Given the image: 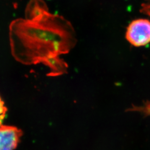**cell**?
Returning <instances> with one entry per match:
<instances>
[{
  "label": "cell",
  "instance_id": "obj_1",
  "mask_svg": "<svg viewBox=\"0 0 150 150\" xmlns=\"http://www.w3.org/2000/svg\"><path fill=\"white\" fill-rule=\"evenodd\" d=\"M31 20H18L11 26V40L13 47L18 45L28 54L27 63L44 62L56 69L59 64L67 67L58 56L67 53L76 42L73 27L69 22L47 12L37 13Z\"/></svg>",
  "mask_w": 150,
  "mask_h": 150
},
{
  "label": "cell",
  "instance_id": "obj_2",
  "mask_svg": "<svg viewBox=\"0 0 150 150\" xmlns=\"http://www.w3.org/2000/svg\"><path fill=\"white\" fill-rule=\"evenodd\" d=\"M126 38L135 47L144 46L150 42V21L137 19L131 22L127 28Z\"/></svg>",
  "mask_w": 150,
  "mask_h": 150
},
{
  "label": "cell",
  "instance_id": "obj_3",
  "mask_svg": "<svg viewBox=\"0 0 150 150\" xmlns=\"http://www.w3.org/2000/svg\"><path fill=\"white\" fill-rule=\"evenodd\" d=\"M23 134L20 129L15 126H0V150H15Z\"/></svg>",
  "mask_w": 150,
  "mask_h": 150
},
{
  "label": "cell",
  "instance_id": "obj_4",
  "mask_svg": "<svg viewBox=\"0 0 150 150\" xmlns=\"http://www.w3.org/2000/svg\"><path fill=\"white\" fill-rule=\"evenodd\" d=\"M7 111V109L5 106L4 102L2 101V98L0 97V126L2 125V123L5 117Z\"/></svg>",
  "mask_w": 150,
  "mask_h": 150
},
{
  "label": "cell",
  "instance_id": "obj_5",
  "mask_svg": "<svg viewBox=\"0 0 150 150\" xmlns=\"http://www.w3.org/2000/svg\"><path fill=\"white\" fill-rule=\"evenodd\" d=\"M140 11L150 18V0H147L146 2L142 5Z\"/></svg>",
  "mask_w": 150,
  "mask_h": 150
}]
</instances>
